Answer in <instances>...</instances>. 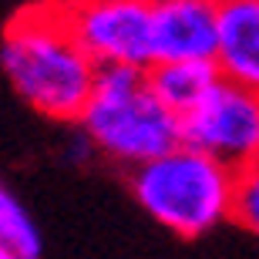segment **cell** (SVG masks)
Masks as SVG:
<instances>
[{
  "label": "cell",
  "mask_w": 259,
  "mask_h": 259,
  "mask_svg": "<svg viewBox=\"0 0 259 259\" xmlns=\"http://www.w3.org/2000/svg\"><path fill=\"white\" fill-rule=\"evenodd\" d=\"M0 67L14 91L54 121H81L98 74V61L81 48L61 7H37L14 20L0 44Z\"/></svg>",
  "instance_id": "6da1fadb"
},
{
  "label": "cell",
  "mask_w": 259,
  "mask_h": 259,
  "mask_svg": "<svg viewBox=\"0 0 259 259\" xmlns=\"http://www.w3.org/2000/svg\"><path fill=\"white\" fill-rule=\"evenodd\" d=\"M132 195L162 229L179 239H202L232 219L236 168L195 145L179 142L132 168Z\"/></svg>",
  "instance_id": "7a4b0ae2"
},
{
  "label": "cell",
  "mask_w": 259,
  "mask_h": 259,
  "mask_svg": "<svg viewBox=\"0 0 259 259\" xmlns=\"http://www.w3.org/2000/svg\"><path fill=\"white\" fill-rule=\"evenodd\" d=\"M81 125L95 148L128 168L182 142V115L162 105L145 67L132 64H98Z\"/></svg>",
  "instance_id": "3957f363"
},
{
  "label": "cell",
  "mask_w": 259,
  "mask_h": 259,
  "mask_svg": "<svg viewBox=\"0 0 259 259\" xmlns=\"http://www.w3.org/2000/svg\"><path fill=\"white\" fill-rule=\"evenodd\" d=\"M182 142L242 168L259 158V91L219 77L182 115Z\"/></svg>",
  "instance_id": "277c9868"
},
{
  "label": "cell",
  "mask_w": 259,
  "mask_h": 259,
  "mask_svg": "<svg viewBox=\"0 0 259 259\" xmlns=\"http://www.w3.org/2000/svg\"><path fill=\"white\" fill-rule=\"evenodd\" d=\"M67 27L98 64H155L152 0H81L61 7Z\"/></svg>",
  "instance_id": "5b68a950"
},
{
  "label": "cell",
  "mask_w": 259,
  "mask_h": 259,
  "mask_svg": "<svg viewBox=\"0 0 259 259\" xmlns=\"http://www.w3.org/2000/svg\"><path fill=\"white\" fill-rule=\"evenodd\" d=\"M219 0H152L155 61H215Z\"/></svg>",
  "instance_id": "8992f818"
},
{
  "label": "cell",
  "mask_w": 259,
  "mask_h": 259,
  "mask_svg": "<svg viewBox=\"0 0 259 259\" xmlns=\"http://www.w3.org/2000/svg\"><path fill=\"white\" fill-rule=\"evenodd\" d=\"M219 74L259 91V0H219Z\"/></svg>",
  "instance_id": "52a82bcc"
},
{
  "label": "cell",
  "mask_w": 259,
  "mask_h": 259,
  "mask_svg": "<svg viewBox=\"0 0 259 259\" xmlns=\"http://www.w3.org/2000/svg\"><path fill=\"white\" fill-rule=\"evenodd\" d=\"M145 74H148V88L175 115H185L222 77L215 61H155Z\"/></svg>",
  "instance_id": "ba28073f"
},
{
  "label": "cell",
  "mask_w": 259,
  "mask_h": 259,
  "mask_svg": "<svg viewBox=\"0 0 259 259\" xmlns=\"http://www.w3.org/2000/svg\"><path fill=\"white\" fill-rule=\"evenodd\" d=\"M0 239L7 242L17 259H37L44 252L37 222L20 205V199L0 182Z\"/></svg>",
  "instance_id": "9c48e42d"
},
{
  "label": "cell",
  "mask_w": 259,
  "mask_h": 259,
  "mask_svg": "<svg viewBox=\"0 0 259 259\" xmlns=\"http://www.w3.org/2000/svg\"><path fill=\"white\" fill-rule=\"evenodd\" d=\"M232 222L246 232L259 236V158L236 168V199H232Z\"/></svg>",
  "instance_id": "30bf717a"
},
{
  "label": "cell",
  "mask_w": 259,
  "mask_h": 259,
  "mask_svg": "<svg viewBox=\"0 0 259 259\" xmlns=\"http://www.w3.org/2000/svg\"><path fill=\"white\" fill-rule=\"evenodd\" d=\"M0 259H17V256H14V249H10L4 239H0Z\"/></svg>",
  "instance_id": "8fae6325"
}]
</instances>
